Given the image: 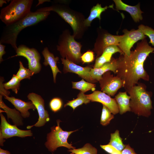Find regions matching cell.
<instances>
[{"label": "cell", "mask_w": 154, "mask_h": 154, "mask_svg": "<svg viewBox=\"0 0 154 154\" xmlns=\"http://www.w3.org/2000/svg\"><path fill=\"white\" fill-rule=\"evenodd\" d=\"M4 98L10 102L16 109L20 112L21 116L24 118L29 116L30 113L28 111L29 110L31 109L35 110L36 109L35 106L31 101L25 102L12 96H6Z\"/></svg>", "instance_id": "15"}, {"label": "cell", "mask_w": 154, "mask_h": 154, "mask_svg": "<svg viewBox=\"0 0 154 154\" xmlns=\"http://www.w3.org/2000/svg\"><path fill=\"white\" fill-rule=\"evenodd\" d=\"M117 69L116 59L112 58L110 62L105 63L99 68H92L90 74L92 78L97 82L102 78L103 74L108 71H112L116 74Z\"/></svg>", "instance_id": "18"}, {"label": "cell", "mask_w": 154, "mask_h": 154, "mask_svg": "<svg viewBox=\"0 0 154 154\" xmlns=\"http://www.w3.org/2000/svg\"><path fill=\"white\" fill-rule=\"evenodd\" d=\"M121 152V154H137L129 144L126 145L125 148Z\"/></svg>", "instance_id": "36"}, {"label": "cell", "mask_w": 154, "mask_h": 154, "mask_svg": "<svg viewBox=\"0 0 154 154\" xmlns=\"http://www.w3.org/2000/svg\"><path fill=\"white\" fill-rule=\"evenodd\" d=\"M100 147L105 151L111 154H112L116 150L112 146L108 144L105 145H100Z\"/></svg>", "instance_id": "35"}, {"label": "cell", "mask_w": 154, "mask_h": 154, "mask_svg": "<svg viewBox=\"0 0 154 154\" xmlns=\"http://www.w3.org/2000/svg\"><path fill=\"white\" fill-rule=\"evenodd\" d=\"M110 110L106 106L103 105L100 124L103 126H106L108 124L111 120L114 118L113 114H112Z\"/></svg>", "instance_id": "29"}, {"label": "cell", "mask_w": 154, "mask_h": 154, "mask_svg": "<svg viewBox=\"0 0 154 154\" xmlns=\"http://www.w3.org/2000/svg\"><path fill=\"white\" fill-rule=\"evenodd\" d=\"M122 35H114L105 33L99 35L95 44L94 50L96 54V58L100 56L106 47L113 45L118 46Z\"/></svg>", "instance_id": "13"}, {"label": "cell", "mask_w": 154, "mask_h": 154, "mask_svg": "<svg viewBox=\"0 0 154 154\" xmlns=\"http://www.w3.org/2000/svg\"><path fill=\"white\" fill-rule=\"evenodd\" d=\"M16 54L11 57L22 56L25 58L27 60L37 57H41L37 50L35 48H30L24 44H21L18 47L15 51Z\"/></svg>", "instance_id": "22"}, {"label": "cell", "mask_w": 154, "mask_h": 154, "mask_svg": "<svg viewBox=\"0 0 154 154\" xmlns=\"http://www.w3.org/2000/svg\"><path fill=\"white\" fill-rule=\"evenodd\" d=\"M138 29L145 35L148 37L150 39L149 43L154 46V30L151 28L143 25H139Z\"/></svg>", "instance_id": "32"}, {"label": "cell", "mask_w": 154, "mask_h": 154, "mask_svg": "<svg viewBox=\"0 0 154 154\" xmlns=\"http://www.w3.org/2000/svg\"><path fill=\"white\" fill-rule=\"evenodd\" d=\"M19 68L16 75L21 80L25 79H30L34 73L29 69L25 67L22 62L19 61Z\"/></svg>", "instance_id": "30"}, {"label": "cell", "mask_w": 154, "mask_h": 154, "mask_svg": "<svg viewBox=\"0 0 154 154\" xmlns=\"http://www.w3.org/2000/svg\"><path fill=\"white\" fill-rule=\"evenodd\" d=\"M33 0H13L0 12V19L6 25L21 19L31 12Z\"/></svg>", "instance_id": "6"}, {"label": "cell", "mask_w": 154, "mask_h": 154, "mask_svg": "<svg viewBox=\"0 0 154 154\" xmlns=\"http://www.w3.org/2000/svg\"><path fill=\"white\" fill-rule=\"evenodd\" d=\"M21 81L16 75L14 74L9 81L3 84V86L5 89H11L15 93L17 94L19 89Z\"/></svg>", "instance_id": "27"}, {"label": "cell", "mask_w": 154, "mask_h": 154, "mask_svg": "<svg viewBox=\"0 0 154 154\" xmlns=\"http://www.w3.org/2000/svg\"><path fill=\"white\" fill-rule=\"evenodd\" d=\"M41 57L33 58L28 60L29 69L34 74L39 73L40 71L41 66L40 62Z\"/></svg>", "instance_id": "31"}, {"label": "cell", "mask_w": 154, "mask_h": 154, "mask_svg": "<svg viewBox=\"0 0 154 154\" xmlns=\"http://www.w3.org/2000/svg\"><path fill=\"white\" fill-rule=\"evenodd\" d=\"M50 12H31L23 18L5 26L1 35L0 43L10 45L16 51L18 48L17 40L20 32L25 28L35 25L46 19Z\"/></svg>", "instance_id": "2"}, {"label": "cell", "mask_w": 154, "mask_h": 154, "mask_svg": "<svg viewBox=\"0 0 154 154\" xmlns=\"http://www.w3.org/2000/svg\"><path fill=\"white\" fill-rule=\"evenodd\" d=\"M94 59V52L91 51H87L81 56V60L84 63H90L92 62Z\"/></svg>", "instance_id": "34"}, {"label": "cell", "mask_w": 154, "mask_h": 154, "mask_svg": "<svg viewBox=\"0 0 154 154\" xmlns=\"http://www.w3.org/2000/svg\"><path fill=\"white\" fill-rule=\"evenodd\" d=\"M90 101V100L88 98L84 93L80 91L77 95V97L74 100L68 101L64 105L65 107L67 106L71 107L74 110L78 106L83 104H87Z\"/></svg>", "instance_id": "24"}, {"label": "cell", "mask_w": 154, "mask_h": 154, "mask_svg": "<svg viewBox=\"0 0 154 154\" xmlns=\"http://www.w3.org/2000/svg\"><path fill=\"white\" fill-rule=\"evenodd\" d=\"M0 154H11L10 152L6 150H4L0 148Z\"/></svg>", "instance_id": "38"}, {"label": "cell", "mask_w": 154, "mask_h": 154, "mask_svg": "<svg viewBox=\"0 0 154 154\" xmlns=\"http://www.w3.org/2000/svg\"><path fill=\"white\" fill-rule=\"evenodd\" d=\"M121 41L118 46L125 55L129 56L131 53V49L133 44L138 41L145 38L146 36L138 29H133L129 31L124 29Z\"/></svg>", "instance_id": "9"}, {"label": "cell", "mask_w": 154, "mask_h": 154, "mask_svg": "<svg viewBox=\"0 0 154 154\" xmlns=\"http://www.w3.org/2000/svg\"><path fill=\"white\" fill-rule=\"evenodd\" d=\"M37 12L54 11L71 27L75 38H81L87 28L84 25L85 19L82 13L73 10L63 3H56L51 5L38 9Z\"/></svg>", "instance_id": "3"}, {"label": "cell", "mask_w": 154, "mask_h": 154, "mask_svg": "<svg viewBox=\"0 0 154 154\" xmlns=\"http://www.w3.org/2000/svg\"><path fill=\"white\" fill-rule=\"evenodd\" d=\"M99 82L101 91L110 96H114L123 86L121 79L116 76H114L110 71L104 73Z\"/></svg>", "instance_id": "10"}, {"label": "cell", "mask_w": 154, "mask_h": 154, "mask_svg": "<svg viewBox=\"0 0 154 154\" xmlns=\"http://www.w3.org/2000/svg\"><path fill=\"white\" fill-rule=\"evenodd\" d=\"M127 92H119L114 98L117 104L120 114H122L127 112L131 111L130 108V97Z\"/></svg>", "instance_id": "20"}, {"label": "cell", "mask_w": 154, "mask_h": 154, "mask_svg": "<svg viewBox=\"0 0 154 154\" xmlns=\"http://www.w3.org/2000/svg\"><path fill=\"white\" fill-rule=\"evenodd\" d=\"M5 46L3 44L0 43V62L1 63L3 61V56L5 54Z\"/></svg>", "instance_id": "37"}, {"label": "cell", "mask_w": 154, "mask_h": 154, "mask_svg": "<svg viewBox=\"0 0 154 154\" xmlns=\"http://www.w3.org/2000/svg\"><path fill=\"white\" fill-rule=\"evenodd\" d=\"M63 103L62 100L59 98L56 97L50 101L49 106L51 110L54 112L59 111L61 108Z\"/></svg>", "instance_id": "33"}, {"label": "cell", "mask_w": 154, "mask_h": 154, "mask_svg": "<svg viewBox=\"0 0 154 154\" xmlns=\"http://www.w3.org/2000/svg\"><path fill=\"white\" fill-rule=\"evenodd\" d=\"M109 8H113V5L102 7L101 4L98 3L96 5L94 6L90 10L89 16L84 21V27L86 28L90 27L93 20L96 18H98L100 20L101 19V15L102 13Z\"/></svg>", "instance_id": "21"}, {"label": "cell", "mask_w": 154, "mask_h": 154, "mask_svg": "<svg viewBox=\"0 0 154 154\" xmlns=\"http://www.w3.org/2000/svg\"><path fill=\"white\" fill-rule=\"evenodd\" d=\"M72 88L79 90L84 93L91 90L92 91L95 90V84L86 81L83 79L78 82H72Z\"/></svg>", "instance_id": "26"}, {"label": "cell", "mask_w": 154, "mask_h": 154, "mask_svg": "<svg viewBox=\"0 0 154 154\" xmlns=\"http://www.w3.org/2000/svg\"><path fill=\"white\" fill-rule=\"evenodd\" d=\"M27 97L28 99L30 100L35 106L38 114L39 118L35 124L27 126V128L30 129L33 126L36 127L43 126L50 120L48 113L45 108L44 100L40 95L34 93H29Z\"/></svg>", "instance_id": "11"}, {"label": "cell", "mask_w": 154, "mask_h": 154, "mask_svg": "<svg viewBox=\"0 0 154 154\" xmlns=\"http://www.w3.org/2000/svg\"><path fill=\"white\" fill-rule=\"evenodd\" d=\"M50 1V0H38V3L36 5V7L38 6L41 4H42L45 2H49Z\"/></svg>", "instance_id": "39"}, {"label": "cell", "mask_w": 154, "mask_h": 154, "mask_svg": "<svg viewBox=\"0 0 154 154\" xmlns=\"http://www.w3.org/2000/svg\"><path fill=\"white\" fill-rule=\"evenodd\" d=\"M61 59L63 65V71L64 73L69 72L75 73L87 82L92 83L98 82L94 80L91 75V67L81 66L67 59L61 58Z\"/></svg>", "instance_id": "12"}, {"label": "cell", "mask_w": 154, "mask_h": 154, "mask_svg": "<svg viewBox=\"0 0 154 154\" xmlns=\"http://www.w3.org/2000/svg\"><path fill=\"white\" fill-rule=\"evenodd\" d=\"M42 53L44 57V65L45 66L49 65L51 69L53 77L54 83L56 82V78L57 74L61 72L58 68L57 63L59 60V58L55 57L53 53L50 52L48 48L46 47L44 48L42 52Z\"/></svg>", "instance_id": "19"}, {"label": "cell", "mask_w": 154, "mask_h": 154, "mask_svg": "<svg viewBox=\"0 0 154 154\" xmlns=\"http://www.w3.org/2000/svg\"><path fill=\"white\" fill-rule=\"evenodd\" d=\"M1 123L0 125V144L1 146H3L5 141L4 139H7L12 137L16 136L24 137L33 135L31 130H24L19 129L15 125H11L9 123L5 117L0 112Z\"/></svg>", "instance_id": "8"}, {"label": "cell", "mask_w": 154, "mask_h": 154, "mask_svg": "<svg viewBox=\"0 0 154 154\" xmlns=\"http://www.w3.org/2000/svg\"><path fill=\"white\" fill-rule=\"evenodd\" d=\"M70 154H97V150L90 144L87 143L81 148L77 149H70L68 151Z\"/></svg>", "instance_id": "28"}, {"label": "cell", "mask_w": 154, "mask_h": 154, "mask_svg": "<svg viewBox=\"0 0 154 154\" xmlns=\"http://www.w3.org/2000/svg\"><path fill=\"white\" fill-rule=\"evenodd\" d=\"M60 120H57V125L52 127L50 132L47 134V141L44 145L50 151L54 152L60 147H64L69 149L76 148L72 144L68 143L67 139L72 133L77 130L70 131H63L60 126Z\"/></svg>", "instance_id": "7"}, {"label": "cell", "mask_w": 154, "mask_h": 154, "mask_svg": "<svg viewBox=\"0 0 154 154\" xmlns=\"http://www.w3.org/2000/svg\"><path fill=\"white\" fill-rule=\"evenodd\" d=\"M68 30L63 31L59 37L57 49L62 58L67 59L75 64L81 62L82 45L75 40Z\"/></svg>", "instance_id": "5"}, {"label": "cell", "mask_w": 154, "mask_h": 154, "mask_svg": "<svg viewBox=\"0 0 154 154\" xmlns=\"http://www.w3.org/2000/svg\"><path fill=\"white\" fill-rule=\"evenodd\" d=\"M112 154H121V151L116 150L115 152Z\"/></svg>", "instance_id": "41"}, {"label": "cell", "mask_w": 154, "mask_h": 154, "mask_svg": "<svg viewBox=\"0 0 154 154\" xmlns=\"http://www.w3.org/2000/svg\"><path fill=\"white\" fill-rule=\"evenodd\" d=\"M2 96L0 95V108H3L6 113L8 119H12L14 123L16 125H21L23 124L22 117L21 114L15 109H11L7 107L2 100Z\"/></svg>", "instance_id": "23"}, {"label": "cell", "mask_w": 154, "mask_h": 154, "mask_svg": "<svg viewBox=\"0 0 154 154\" xmlns=\"http://www.w3.org/2000/svg\"><path fill=\"white\" fill-rule=\"evenodd\" d=\"M117 52L121 54L123 53L117 45H111L106 47L101 55L96 58L93 68H100L105 63L110 62L112 55Z\"/></svg>", "instance_id": "17"}, {"label": "cell", "mask_w": 154, "mask_h": 154, "mask_svg": "<svg viewBox=\"0 0 154 154\" xmlns=\"http://www.w3.org/2000/svg\"><path fill=\"white\" fill-rule=\"evenodd\" d=\"M126 91L130 97L131 111L138 116H149L153 109L151 99L152 93L146 90L145 85L139 82Z\"/></svg>", "instance_id": "4"}, {"label": "cell", "mask_w": 154, "mask_h": 154, "mask_svg": "<svg viewBox=\"0 0 154 154\" xmlns=\"http://www.w3.org/2000/svg\"><path fill=\"white\" fill-rule=\"evenodd\" d=\"M154 51V48L148 44L146 38L137 43L129 56L121 54L116 59V74L123 82L126 90L137 84L141 79L148 81L149 76L144 68V64L149 54Z\"/></svg>", "instance_id": "1"}, {"label": "cell", "mask_w": 154, "mask_h": 154, "mask_svg": "<svg viewBox=\"0 0 154 154\" xmlns=\"http://www.w3.org/2000/svg\"><path fill=\"white\" fill-rule=\"evenodd\" d=\"M6 1L5 0H0V7H2L4 3H6Z\"/></svg>", "instance_id": "40"}, {"label": "cell", "mask_w": 154, "mask_h": 154, "mask_svg": "<svg viewBox=\"0 0 154 154\" xmlns=\"http://www.w3.org/2000/svg\"><path fill=\"white\" fill-rule=\"evenodd\" d=\"M108 144L112 145L116 150L121 152L124 149L126 145L123 144L118 130H116L114 133L111 134V138Z\"/></svg>", "instance_id": "25"}, {"label": "cell", "mask_w": 154, "mask_h": 154, "mask_svg": "<svg viewBox=\"0 0 154 154\" xmlns=\"http://www.w3.org/2000/svg\"><path fill=\"white\" fill-rule=\"evenodd\" d=\"M86 96L91 102L101 103L106 106L113 114L119 112V108L115 99L111 98L104 92L94 91L92 93L86 95Z\"/></svg>", "instance_id": "14"}, {"label": "cell", "mask_w": 154, "mask_h": 154, "mask_svg": "<svg viewBox=\"0 0 154 154\" xmlns=\"http://www.w3.org/2000/svg\"><path fill=\"white\" fill-rule=\"evenodd\" d=\"M117 10H123L129 13L132 18L135 22H139L143 19L142 13H143L141 10L140 4L132 6L127 5L121 0H114Z\"/></svg>", "instance_id": "16"}]
</instances>
